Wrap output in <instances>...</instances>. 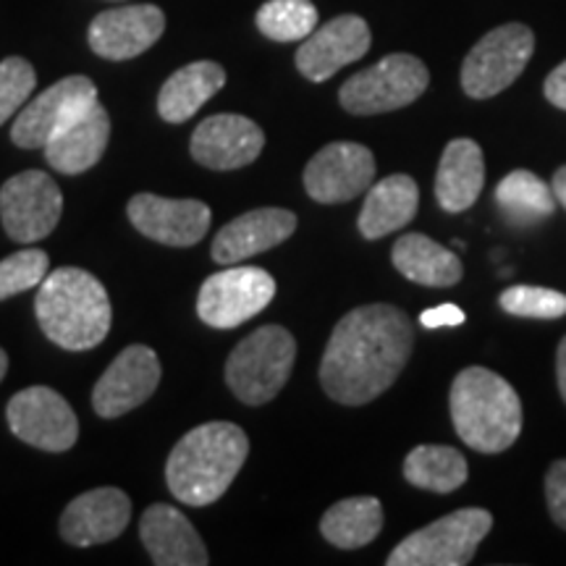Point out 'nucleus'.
I'll use <instances>...</instances> for the list:
<instances>
[{"mask_svg":"<svg viewBox=\"0 0 566 566\" xmlns=\"http://www.w3.org/2000/svg\"><path fill=\"white\" fill-rule=\"evenodd\" d=\"M11 433L19 441L40 451L61 454L69 451L80 438V420L74 409L59 391L48 386H32L19 391L6 407Z\"/></svg>","mask_w":566,"mask_h":566,"instance_id":"12","label":"nucleus"},{"mask_svg":"<svg viewBox=\"0 0 566 566\" xmlns=\"http://www.w3.org/2000/svg\"><path fill=\"white\" fill-rule=\"evenodd\" d=\"M543 92H546L551 105L566 111V61L551 71L546 84H543Z\"/></svg>","mask_w":566,"mask_h":566,"instance_id":"36","label":"nucleus"},{"mask_svg":"<svg viewBox=\"0 0 566 566\" xmlns=\"http://www.w3.org/2000/svg\"><path fill=\"white\" fill-rule=\"evenodd\" d=\"M132 520V501L122 488H95L76 495L61 514V537L69 546L90 548L116 541Z\"/></svg>","mask_w":566,"mask_h":566,"instance_id":"19","label":"nucleus"},{"mask_svg":"<svg viewBox=\"0 0 566 566\" xmlns=\"http://www.w3.org/2000/svg\"><path fill=\"white\" fill-rule=\"evenodd\" d=\"M467 321L464 310H459L457 304L446 302V304H438V307H430L424 310L420 315V325L422 328H457V325H462Z\"/></svg>","mask_w":566,"mask_h":566,"instance_id":"35","label":"nucleus"},{"mask_svg":"<svg viewBox=\"0 0 566 566\" xmlns=\"http://www.w3.org/2000/svg\"><path fill=\"white\" fill-rule=\"evenodd\" d=\"M166 32V13L158 6H122L92 19L87 42L92 53L108 61H129L150 51Z\"/></svg>","mask_w":566,"mask_h":566,"instance_id":"16","label":"nucleus"},{"mask_svg":"<svg viewBox=\"0 0 566 566\" xmlns=\"http://www.w3.org/2000/svg\"><path fill=\"white\" fill-rule=\"evenodd\" d=\"M263 129L239 113H218L205 118L189 142L192 158L210 171H237L250 166L263 153Z\"/></svg>","mask_w":566,"mask_h":566,"instance_id":"15","label":"nucleus"},{"mask_svg":"<svg viewBox=\"0 0 566 566\" xmlns=\"http://www.w3.org/2000/svg\"><path fill=\"white\" fill-rule=\"evenodd\" d=\"M254 24L268 40L300 42L315 32L317 9L310 0H268L260 6Z\"/></svg>","mask_w":566,"mask_h":566,"instance_id":"30","label":"nucleus"},{"mask_svg":"<svg viewBox=\"0 0 566 566\" xmlns=\"http://www.w3.org/2000/svg\"><path fill=\"white\" fill-rule=\"evenodd\" d=\"M556 378H558V394H562L564 405H566V336L558 344V354H556Z\"/></svg>","mask_w":566,"mask_h":566,"instance_id":"37","label":"nucleus"},{"mask_svg":"<svg viewBox=\"0 0 566 566\" xmlns=\"http://www.w3.org/2000/svg\"><path fill=\"white\" fill-rule=\"evenodd\" d=\"M375 158L357 142H334L304 168V189L315 202H349L373 187Z\"/></svg>","mask_w":566,"mask_h":566,"instance_id":"13","label":"nucleus"},{"mask_svg":"<svg viewBox=\"0 0 566 566\" xmlns=\"http://www.w3.org/2000/svg\"><path fill=\"white\" fill-rule=\"evenodd\" d=\"M42 334L69 352H87L103 344L111 331L108 292L82 268H59L40 283L34 300Z\"/></svg>","mask_w":566,"mask_h":566,"instance_id":"3","label":"nucleus"},{"mask_svg":"<svg viewBox=\"0 0 566 566\" xmlns=\"http://www.w3.org/2000/svg\"><path fill=\"white\" fill-rule=\"evenodd\" d=\"M296 231V216L283 208H260L233 218L216 233L212 260L221 265L242 263L254 254L273 250Z\"/></svg>","mask_w":566,"mask_h":566,"instance_id":"20","label":"nucleus"},{"mask_svg":"<svg viewBox=\"0 0 566 566\" xmlns=\"http://www.w3.org/2000/svg\"><path fill=\"white\" fill-rule=\"evenodd\" d=\"M226 69L216 61H195L166 80L158 95V113L163 122L184 124L202 108L205 103L223 90Z\"/></svg>","mask_w":566,"mask_h":566,"instance_id":"25","label":"nucleus"},{"mask_svg":"<svg viewBox=\"0 0 566 566\" xmlns=\"http://www.w3.org/2000/svg\"><path fill=\"white\" fill-rule=\"evenodd\" d=\"M428 84V66L420 59L409 53H391L346 80L338 90V101L352 116H378L412 105Z\"/></svg>","mask_w":566,"mask_h":566,"instance_id":"7","label":"nucleus"},{"mask_svg":"<svg viewBox=\"0 0 566 566\" xmlns=\"http://www.w3.org/2000/svg\"><path fill=\"white\" fill-rule=\"evenodd\" d=\"M250 454V438L233 422H205L174 446L166 483L181 504L210 506L229 491Z\"/></svg>","mask_w":566,"mask_h":566,"instance_id":"2","label":"nucleus"},{"mask_svg":"<svg viewBox=\"0 0 566 566\" xmlns=\"http://www.w3.org/2000/svg\"><path fill=\"white\" fill-rule=\"evenodd\" d=\"M48 271H51V258H48V252L38 250V247L19 250L6 260H0V302L40 286Z\"/></svg>","mask_w":566,"mask_h":566,"instance_id":"31","label":"nucleus"},{"mask_svg":"<svg viewBox=\"0 0 566 566\" xmlns=\"http://www.w3.org/2000/svg\"><path fill=\"white\" fill-rule=\"evenodd\" d=\"M417 205H420V189L412 176H386L367 189V200L359 212V233L373 242L405 229L417 216Z\"/></svg>","mask_w":566,"mask_h":566,"instance_id":"24","label":"nucleus"},{"mask_svg":"<svg viewBox=\"0 0 566 566\" xmlns=\"http://www.w3.org/2000/svg\"><path fill=\"white\" fill-rule=\"evenodd\" d=\"M139 537L158 566H205L210 564L200 533L179 509L153 504L139 520Z\"/></svg>","mask_w":566,"mask_h":566,"instance_id":"21","label":"nucleus"},{"mask_svg":"<svg viewBox=\"0 0 566 566\" xmlns=\"http://www.w3.org/2000/svg\"><path fill=\"white\" fill-rule=\"evenodd\" d=\"M407 483L430 493H454L470 478L467 459L454 446H415L405 459Z\"/></svg>","mask_w":566,"mask_h":566,"instance_id":"29","label":"nucleus"},{"mask_svg":"<svg viewBox=\"0 0 566 566\" xmlns=\"http://www.w3.org/2000/svg\"><path fill=\"white\" fill-rule=\"evenodd\" d=\"M296 342L283 325L252 331L226 363V384L239 401L260 407L273 401L294 370Z\"/></svg>","mask_w":566,"mask_h":566,"instance_id":"5","label":"nucleus"},{"mask_svg":"<svg viewBox=\"0 0 566 566\" xmlns=\"http://www.w3.org/2000/svg\"><path fill=\"white\" fill-rule=\"evenodd\" d=\"M394 268L420 286L449 289L462 281L464 268L454 252L446 250L424 233H405L394 244Z\"/></svg>","mask_w":566,"mask_h":566,"instance_id":"26","label":"nucleus"},{"mask_svg":"<svg viewBox=\"0 0 566 566\" xmlns=\"http://www.w3.org/2000/svg\"><path fill=\"white\" fill-rule=\"evenodd\" d=\"M495 205L516 229H533L554 216L556 195L533 171H512L495 187Z\"/></svg>","mask_w":566,"mask_h":566,"instance_id":"28","label":"nucleus"},{"mask_svg":"<svg viewBox=\"0 0 566 566\" xmlns=\"http://www.w3.org/2000/svg\"><path fill=\"white\" fill-rule=\"evenodd\" d=\"M370 27L363 17L344 13L331 19L328 24L315 27L310 38H304L296 51V69L310 82H325L349 63L359 61L370 51Z\"/></svg>","mask_w":566,"mask_h":566,"instance_id":"17","label":"nucleus"},{"mask_svg":"<svg viewBox=\"0 0 566 566\" xmlns=\"http://www.w3.org/2000/svg\"><path fill=\"white\" fill-rule=\"evenodd\" d=\"M129 221L153 242L168 247H195L210 229L212 212L200 200H168L158 195H134L129 200Z\"/></svg>","mask_w":566,"mask_h":566,"instance_id":"18","label":"nucleus"},{"mask_svg":"<svg viewBox=\"0 0 566 566\" xmlns=\"http://www.w3.org/2000/svg\"><path fill=\"white\" fill-rule=\"evenodd\" d=\"M493 514L485 509H459L433 525L407 535L386 558L388 566H464L472 562L483 537L491 533Z\"/></svg>","mask_w":566,"mask_h":566,"instance_id":"6","label":"nucleus"},{"mask_svg":"<svg viewBox=\"0 0 566 566\" xmlns=\"http://www.w3.org/2000/svg\"><path fill=\"white\" fill-rule=\"evenodd\" d=\"M499 302L509 315L533 321H556L566 315V294L543 286H512Z\"/></svg>","mask_w":566,"mask_h":566,"instance_id":"32","label":"nucleus"},{"mask_svg":"<svg viewBox=\"0 0 566 566\" xmlns=\"http://www.w3.org/2000/svg\"><path fill=\"white\" fill-rule=\"evenodd\" d=\"M61 187L42 171L11 176L0 189V221L13 242L32 244L45 239L61 221Z\"/></svg>","mask_w":566,"mask_h":566,"instance_id":"11","label":"nucleus"},{"mask_svg":"<svg viewBox=\"0 0 566 566\" xmlns=\"http://www.w3.org/2000/svg\"><path fill=\"white\" fill-rule=\"evenodd\" d=\"M111 139V116L97 101L87 113H82L74 124L55 134V137L42 147L45 160L51 163L59 174L76 176L90 171L97 160L103 158L105 147Z\"/></svg>","mask_w":566,"mask_h":566,"instance_id":"22","label":"nucleus"},{"mask_svg":"<svg viewBox=\"0 0 566 566\" xmlns=\"http://www.w3.org/2000/svg\"><path fill=\"white\" fill-rule=\"evenodd\" d=\"M97 103V87L87 76H66L40 92L19 111L11 126V139L24 150H42L55 134L74 124L82 113Z\"/></svg>","mask_w":566,"mask_h":566,"instance_id":"10","label":"nucleus"},{"mask_svg":"<svg viewBox=\"0 0 566 566\" xmlns=\"http://www.w3.org/2000/svg\"><path fill=\"white\" fill-rule=\"evenodd\" d=\"M415 323L394 304L346 313L321 359L323 391L338 405L363 407L386 394L412 357Z\"/></svg>","mask_w":566,"mask_h":566,"instance_id":"1","label":"nucleus"},{"mask_svg":"<svg viewBox=\"0 0 566 566\" xmlns=\"http://www.w3.org/2000/svg\"><path fill=\"white\" fill-rule=\"evenodd\" d=\"M485 187V158L478 142L454 139L446 145L436 176V197L446 212H464Z\"/></svg>","mask_w":566,"mask_h":566,"instance_id":"23","label":"nucleus"},{"mask_svg":"<svg viewBox=\"0 0 566 566\" xmlns=\"http://www.w3.org/2000/svg\"><path fill=\"white\" fill-rule=\"evenodd\" d=\"M546 501L556 525L566 530V459L551 464L546 475Z\"/></svg>","mask_w":566,"mask_h":566,"instance_id":"34","label":"nucleus"},{"mask_svg":"<svg viewBox=\"0 0 566 566\" xmlns=\"http://www.w3.org/2000/svg\"><path fill=\"white\" fill-rule=\"evenodd\" d=\"M535 51V34L525 24L495 27L462 63V90L475 101L501 95L520 80Z\"/></svg>","mask_w":566,"mask_h":566,"instance_id":"8","label":"nucleus"},{"mask_svg":"<svg viewBox=\"0 0 566 566\" xmlns=\"http://www.w3.org/2000/svg\"><path fill=\"white\" fill-rule=\"evenodd\" d=\"M384 530V504L375 495L338 501L323 514L321 533L331 546L354 551L373 543Z\"/></svg>","mask_w":566,"mask_h":566,"instance_id":"27","label":"nucleus"},{"mask_svg":"<svg viewBox=\"0 0 566 566\" xmlns=\"http://www.w3.org/2000/svg\"><path fill=\"white\" fill-rule=\"evenodd\" d=\"M273 296L275 281L263 268L229 265L202 283L197 315L210 328H239L263 313Z\"/></svg>","mask_w":566,"mask_h":566,"instance_id":"9","label":"nucleus"},{"mask_svg":"<svg viewBox=\"0 0 566 566\" xmlns=\"http://www.w3.org/2000/svg\"><path fill=\"white\" fill-rule=\"evenodd\" d=\"M6 370H9V354L0 349V380L6 378Z\"/></svg>","mask_w":566,"mask_h":566,"instance_id":"39","label":"nucleus"},{"mask_svg":"<svg viewBox=\"0 0 566 566\" xmlns=\"http://www.w3.org/2000/svg\"><path fill=\"white\" fill-rule=\"evenodd\" d=\"M551 189H554L556 202H562L564 210H566V166L558 168L556 176H554V184H551Z\"/></svg>","mask_w":566,"mask_h":566,"instance_id":"38","label":"nucleus"},{"mask_svg":"<svg viewBox=\"0 0 566 566\" xmlns=\"http://www.w3.org/2000/svg\"><path fill=\"white\" fill-rule=\"evenodd\" d=\"M34 84H38V74L30 61L19 59V55L0 61V126L24 108L34 92Z\"/></svg>","mask_w":566,"mask_h":566,"instance_id":"33","label":"nucleus"},{"mask_svg":"<svg viewBox=\"0 0 566 566\" xmlns=\"http://www.w3.org/2000/svg\"><path fill=\"white\" fill-rule=\"evenodd\" d=\"M160 384V359L150 346H126L116 359L108 365V370L101 375L92 391V407L95 412L113 420L132 409L145 405Z\"/></svg>","mask_w":566,"mask_h":566,"instance_id":"14","label":"nucleus"},{"mask_svg":"<svg viewBox=\"0 0 566 566\" xmlns=\"http://www.w3.org/2000/svg\"><path fill=\"white\" fill-rule=\"evenodd\" d=\"M454 430L480 454H501L522 430V401L509 380L488 367H467L449 394Z\"/></svg>","mask_w":566,"mask_h":566,"instance_id":"4","label":"nucleus"}]
</instances>
